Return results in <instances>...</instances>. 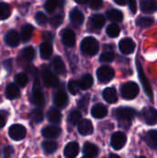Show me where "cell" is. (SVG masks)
<instances>
[{
  "mask_svg": "<svg viewBox=\"0 0 157 158\" xmlns=\"http://www.w3.org/2000/svg\"><path fill=\"white\" fill-rule=\"evenodd\" d=\"M98 147L96 145H94L93 143H86L83 146V153L86 156H89V157H95L97 156L98 155Z\"/></svg>",
  "mask_w": 157,
  "mask_h": 158,
  "instance_id": "27",
  "label": "cell"
},
{
  "mask_svg": "<svg viewBox=\"0 0 157 158\" xmlns=\"http://www.w3.org/2000/svg\"><path fill=\"white\" fill-rule=\"evenodd\" d=\"M26 129L19 124H14L12 125L8 130L9 137L14 141H21L26 136Z\"/></svg>",
  "mask_w": 157,
  "mask_h": 158,
  "instance_id": "6",
  "label": "cell"
},
{
  "mask_svg": "<svg viewBox=\"0 0 157 158\" xmlns=\"http://www.w3.org/2000/svg\"><path fill=\"white\" fill-rule=\"evenodd\" d=\"M54 103L56 107L58 108H64L68 104V97L66 93L64 92H58L54 96Z\"/></svg>",
  "mask_w": 157,
  "mask_h": 158,
  "instance_id": "18",
  "label": "cell"
},
{
  "mask_svg": "<svg viewBox=\"0 0 157 158\" xmlns=\"http://www.w3.org/2000/svg\"><path fill=\"white\" fill-rule=\"evenodd\" d=\"M42 134L46 139H56L61 134V129L57 126H47L43 129Z\"/></svg>",
  "mask_w": 157,
  "mask_h": 158,
  "instance_id": "12",
  "label": "cell"
},
{
  "mask_svg": "<svg viewBox=\"0 0 157 158\" xmlns=\"http://www.w3.org/2000/svg\"><path fill=\"white\" fill-rule=\"evenodd\" d=\"M115 54L112 51H105L100 56V61L103 63H110L114 60Z\"/></svg>",
  "mask_w": 157,
  "mask_h": 158,
  "instance_id": "42",
  "label": "cell"
},
{
  "mask_svg": "<svg viewBox=\"0 0 157 158\" xmlns=\"http://www.w3.org/2000/svg\"><path fill=\"white\" fill-rule=\"evenodd\" d=\"M5 41H6V44H8L9 46L15 47V46H17L19 44L20 36H19V34L15 30H11V31H9L6 33Z\"/></svg>",
  "mask_w": 157,
  "mask_h": 158,
  "instance_id": "16",
  "label": "cell"
},
{
  "mask_svg": "<svg viewBox=\"0 0 157 158\" xmlns=\"http://www.w3.org/2000/svg\"><path fill=\"white\" fill-rule=\"evenodd\" d=\"M80 152V146L77 143L71 142L68 143L64 150V156L67 158H75Z\"/></svg>",
  "mask_w": 157,
  "mask_h": 158,
  "instance_id": "15",
  "label": "cell"
},
{
  "mask_svg": "<svg viewBox=\"0 0 157 158\" xmlns=\"http://www.w3.org/2000/svg\"><path fill=\"white\" fill-rule=\"evenodd\" d=\"M89 100H90V95H89V94L84 95V96L79 101V103H78L79 107H80V108H82V109L86 108L87 106H88V104H89Z\"/></svg>",
  "mask_w": 157,
  "mask_h": 158,
  "instance_id": "45",
  "label": "cell"
},
{
  "mask_svg": "<svg viewBox=\"0 0 157 158\" xmlns=\"http://www.w3.org/2000/svg\"><path fill=\"white\" fill-rule=\"evenodd\" d=\"M81 49L83 54L87 56H94L99 50V44L93 37H85L81 44Z\"/></svg>",
  "mask_w": 157,
  "mask_h": 158,
  "instance_id": "1",
  "label": "cell"
},
{
  "mask_svg": "<svg viewBox=\"0 0 157 158\" xmlns=\"http://www.w3.org/2000/svg\"><path fill=\"white\" fill-rule=\"evenodd\" d=\"M69 19H70V21L72 22V24L80 27L81 25H82V23L84 21V15L82 14L81 11L75 8V9L71 10V12L69 14Z\"/></svg>",
  "mask_w": 157,
  "mask_h": 158,
  "instance_id": "20",
  "label": "cell"
},
{
  "mask_svg": "<svg viewBox=\"0 0 157 158\" xmlns=\"http://www.w3.org/2000/svg\"><path fill=\"white\" fill-rule=\"evenodd\" d=\"M139 91H140V89H139L138 84L133 81H129V82L124 83L120 89L121 95L126 100L134 99L138 95Z\"/></svg>",
  "mask_w": 157,
  "mask_h": 158,
  "instance_id": "3",
  "label": "cell"
},
{
  "mask_svg": "<svg viewBox=\"0 0 157 158\" xmlns=\"http://www.w3.org/2000/svg\"><path fill=\"white\" fill-rule=\"evenodd\" d=\"M156 7V2L155 0H143L141 2V9L146 14L155 12Z\"/></svg>",
  "mask_w": 157,
  "mask_h": 158,
  "instance_id": "22",
  "label": "cell"
},
{
  "mask_svg": "<svg viewBox=\"0 0 157 158\" xmlns=\"http://www.w3.org/2000/svg\"><path fill=\"white\" fill-rule=\"evenodd\" d=\"M78 4H87L90 0H75Z\"/></svg>",
  "mask_w": 157,
  "mask_h": 158,
  "instance_id": "51",
  "label": "cell"
},
{
  "mask_svg": "<svg viewBox=\"0 0 157 158\" xmlns=\"http://www.w3.org/2000/svg\"><path fill=\"white\" fill-rule=\"evenodd\" d=\"M31 102L38 107H41L44 105L45 99L43 93L39 85V83L35 82L32 88V96H31Z\"/></svg>",
  "mask_w": 157,
  "mask_h": 158,
  "instance_id": "7",
  "label": "cell"
},
{
  "mask_svg": "<svg viewBox=\"0 0 157 158\" xmlns=\"http://www.w3.org/2000/svg\"><path fill=\"white\" fill-rule=\"evenodd\" d=\"M136 115H137L136 110L128 106H121L115 110L116 118L120 122H124V123H130L136 117Z\"/></svg>",
  "mask_w": 157,
  "mask_h": 158,
  "instance_id": "2",
  "label": "cell"
},
{
  "mask_svg": "<svg viewBox=\"0 0 157 158\" xmlns=\"http://www.w3.org/2000/svg\"><path fill=\"white\" fill-rule=\"evenodd\" d=\"M15 81H16L17 85H19L20 87H24L27 85V83L29 81V78H28L27 74H25V73H19L15 77Z\"/></svg>",
  "mask_w": 157,
  "mask_h": 158,
  "instance_id": "39",
  "label": "cell"
},
{
  "mask_svg": "<svg viewBox=\"0 0 157 158\" xmlns=\"http://www.w3.org/2000/svg\"><path fill=\"white\" fill-rule=\"evenodd\" d=\"M143 118L148 125H155L157 123V110L154 107L148 106L143 109Z\"/></svg>",
  "mask_w": 157,
  "mask_h": 158,
  "instance_id": "10",
  "label": "cell"
},
{
  "mask_svg": "<svg viewBox=\"0 0 157 158\" xmlns=\"http://www.w3.org/2000/svg\"><path fill=\"white\" fill-rule=\"evenodd\" d=\"M78 131L83 136H87V135L92 134L93 131V126L92 121L89 119L81 120L78 124Z\"/></svg>",
  "mask_w": 157,
  "mask_h": 158,
  "instance_id": "13",
  "label": "cell"
},
{
  "mask_svg": "<svg viewBox=\"0 0 157 158\" xmlns=\"http://www.w3.org/2000/svg\"><path fill=\"white\" fill-rule=\"evenodd\" d=\"M104 1L103 0H91L90 6L92 9H99L102 7Z\"/></svg>",
  "mask_w": 157,
  "mask_h": 158,
  "instance_id": "46",
  "label": "cell"
},
{
  "mask_svg": "<svg viewBox=\"0 0 157 158\" xmlns=\"http://www.w3.org/2000/svg\"><path fill=\"white\" fill-rule=\"evenodd\" d=\"M105 23V19L101 14H95L91 18V24L95 29H101Z\"/></svg>",
  "mask_w": 157,
  "mask_h": 158,
  "instance_id": "30",
  "label": "cell"
},
{
  "mask_svg": "<svg viewBox=\"0 0 157 158\" xmlns=\"http://www.w3.org/2000/svg\"><path fill=\"white\" fill-rule=\"evenodd\" d=\"M115 2L119 6H124V5H126L127 0H115Z\"/></svg>",
  "mask_w": 157,
  "mask_h": 158,
  "instance_id": "50",
  "label": "cell"
},
{
  "mask_svg": "<svg viewBox=\"0 0 157 158\" xmlns=\"http://www.w3.org/2000/svg\"><path fill=\"white\" fill-rule=\"evenodd\" d=\"M91 113L95 118H104L107 115V108L103 104H97L93 106Z\"/></svg>",
  "mask_w": 157,
  "mask_h": 158,
  "instance_id": "19",
  "label": "cell"
},
{
  "mask_svg": "<svg viewBox=\"0 0 157 158\" xmlns=\"http://www.w3.org/2000/svg\"><path fill=\"white\" fill-rule=\"evenodd\" d=\"M52 66H53L54 71L56 74L64 75L66 73V66H65V63H64V61L62 60V58L60 56H56L53 59Z\"/></svg>",
  "mask_w": 157,
  "mask_h": 158,
  "instance_id": "21",
  "label": "cell"
},
{
  "mask_svg": "<svg viewBox=\"0 0 157 158\" xmlns=\"http://www.w3.org/2000/svg\"><path fill=\"white\" fill-rule=\"evenodd\" d=\"M109 158H120L118 156H117V155H110L109 156Z\"/></svg>",
  "mask_w": 157,
  "mask_h": 158,
  "instance_id": "52",
  "label": "cell"
},
{
  "mask_svg": "<svg viewBox=\"0 0 157 158\" xmlns=\"http://www.w3.org/2000/svg\"><path fill=\"white\" fill-rule=\"evenodd\" d=\"M5 124H6V118L2 115H0V129H2L5 126Z\"/></svg>",
  "mask_w": 157,
  "mask_h": 158,
  "instance_id": "49",
  "label": "cell"
},
{
  "mask_svg": "<svg viewBox=\"0 0 157 158\" xmlns=\"http://www.w3.org/2000/svg\"><path fill=\"white\" fill-rule=\"evenodd\" d=\"M127 143V137L125 133L121 131L115 132L111 137V145L115 150L122 149Z\"/></svg>",
  "mask_w": 157,
  "mask_h": 158,
  "instance_id": "9",
  "label": "cell"
},
{
  "mask_svg": "<svg viewBox=\"0 0 157 158\" xmlns=\"http://www.w3.org/2000/svg\"><path fill=\"white\" fill-rule=\"evenodd\" d=\"M43 39L45 40V42L51 43V41L53 40V35L49 32H45V33H43Z\"/></svg>",
  "mask_w": 157,
  "mask_h": 158,
  "instance_id": "48",
  "label": "cell"
},
{
  "mask_svg": "<svg viewBox=\"0 0 157 158\" xmlns=\"http://www.w3.org/2000/svg\"><path fill=\"white\" fill-rule=\"evenodd\" d=\"M106 16L109 20L113 22H120L123 19V14L118 9H110L106 12Z\"/></svg>",
  "mask_w": 157,
  "mask_h": 158,
  "instance_id": "29",
  "label": "cell"
},
{
  "mask_svg": "<svg viewBox=\"0 0 157 158\" xmlns=\"http://www.w3.org/2000/svg\"><path fill=\"white\" fill-rule=\"evenodd\" d=\"M154 23V19L149 17H142L137 20V24L142 28H148L152 26Z\"/></svg>",
  "mask_w": 157,
  "mask_h": 158,
  "instance_id": "41",
  "label": "cell"
},
{
  "mask_svg": "<svg viewBox=\"0 0 157 158\" xmlns=\"http://www.w3.org/2000/svg\"><path fill=\"white\" fill-rule=\"evenodd\" d=\"M137 69H138V74H139V77H140V81L142 82V85L143 87V90L145 92V94H147V96L149 98H153L154 96V94H153V89L151 87V84L149 82V80L148 78L146 77L143 69V67L140 63V61L137 60Z\"/></svg>",
  "mask_w": 157,
  "mask_h": 158,
  "instance_id": "4",
  "label": "cell"
},
{
  "mask_svg": "<svg viewBox=\"0 0 157 158\" xmlns=\"http://www.w3.org/2000/svg\"><path fill=\"white\" fill-rule=\"evenodd\" d=\"M32 32H33V27L30 24H27L25 25L23 28H22V31H21V40L24 42V43H27L31 40V35H32Z\"/></svg>",
  "mask_w": 157,
  "mask_h": 158,
  "instance_id": "32",
  "label": "cell"
},
{
  "mask_svg": "<svg viewBox=\"0 0 157 158\" xmlns=\"http://www.w3.org/2000/svg\"><path fill=\"white\" fill-rule=\"evenodd\" d=\"M21 56H22V57H23L25 60H27V61H31V60L34 58V56H35V51H34L33 47L28 46V47H26V48H24V49L22 50Z\"/></svg>",
  "mask_w": 157,
  "mask_h": 158,
  "instance_id": "37",
  "label": "cell"
},
{
  "mask_svg": "<svg viewBox=\"0 0 157 158\" xmlns=\"http://www.w3.org/2000/svg\"><path fill=\"white\" fill-rule=\"evenodd\" d=\"M80 87L82 90H88L90 89L93 84V79L90 74H85L79 81Z\"/></svg>",
  "mask_w": 157,
  "mask_h": 158,
  "instance_id": "31",
  "label": "cell"
},
{
  "mask_svg": "<svg viewBox=\"0 0 157 158\" xmlns=\"http://www.w3.org/2000/svg\"><path fill=\"white\" fill-rule=\"evenodd\" d=\"M42 146H43V151L46 154H49V155L55 153L56 151V149H57V144L54 141H45V142L43 143Z\"/></svg>",
  "mask_w": 157,
  "mask_h": 158,
  "instance_id": "33",
  "label": "cell"
},
{
  "mask_svg": "<svg viewBox=\"0 0 157 158\" xmlns=\"http://www.w3.org/2000/svg\"><path fill=\"white\" fill-rule=\"evenodd\" d=\"M53 53V47L51 43L44 42L40 46V55L43 59H49Z\"/></svg>",
  "mask_w": 157,
  "mask_h": 158,
  "instance_id": "23",
  "label": "cell"
},
{
  "mask_svg": "<svg viewBox=\"0 0 157 158\" xmlns=\"http://www.w3.org/2000/svg\"><path fill=\"white\" fill-rule=\"evenodd\" d=\"M129 2V6H130V8L131 10L132 13H136L137 11V2L136 0H127Z\"/></svg>",
  "mask_w": 157,
  "mask_h": 158,
  "instance_id": "47",
  "label": "cell"
},
{
  "mask_svg": "<svg viewBox=\"0 0 157 158\" xmlns=\"http://www.w3.org/2000/svg\"><path fill=\"white\" fill-rule=\"evenodd\" d=\"M103 98L109 104H115L118 101V94L115 88L108 87L103 92Z\"/></svg>",
  "mask_w": 157,
  "mask_h": 158,
  "instance_id": "17",
  "label": "cell"
},
{
  "mask_svg": "<svg viewBox=\"0 0 157 158\" xmlns=\"http://www.w3.org/2000/svg\"><path fill=\"white\" fill-rule=\"evenodd\" d=\"M11 13L10 6L6 3H0V19H6Z\"/></svg>",
  "mask_w": 157,
  "mask_h": 158,
  "instance_id": "36",
  "label": "cell"
},
{
  "mask_svg": "<svg viewBox=\"0 0 157 158\" xmlns=\"http://www.w3.org/2000/svg\"><path fill=\"white\" fill-rule=\"evenodd\" d=\"M35 20L38 24L40 25H45L47 22V17L44 13L43 12H38L35 15Z\"/></svg>",
  "mask_w": 157,
  "mask_h": 158,
  "instance_id": "44",
  "label": "cell"
},
{
  "mask_svg": "<svg viewBox=\"0 0 157 158\" xmlns=\"http://www.w3.org/2000/svg\"><path fill=\"white\" fill-rule=\"evenodd\" d=\"M68 89L69 91V93L73 95L77 94L80 90H81V87H80V84H79V81H74V80H71L68 84Z\"/></svg>",
  "mask_w": 157,
  "mask_h": 158,
  "instance_id": "40",
  "label": "cell"
},
{
  "mask_svg": "<svg viewBox=\"0 0 157 158\" xmlns=\"http://www.w3.org/2000/svg\"><path fill=\"white\" fill-rule=\"evenodd\" d=\"M31 118L35 123H41L43 120V113L40 108H35L31 111Z\"/></svg>",
  "mask_w": 157,
  "mask_h": 158,
  "instance_id": "38",
  "label": "cell"
},
{
  "mask_svg": "<svg viewBox=\"0 0 157 158\" xmlns=\"http://www.w3.org/2000/svg\"><path fill=\"white\" fill-rule=\"evenodd\" d=\"M145 141L149 145V147L157 150V131L155 130L149 131L145 136Z\"/></svg>",
  "mask_w": 157,
  "mask_h": 158,
  "instance_id": "26",
  "label": "cell"
},
{
  "mask_svg": "<svg viewBox=\"0 0 157 158\" xmlns=\"http://www.w3.org/2000/svg\"><path fill=\"white\" fill-rule=\"evenodd\" d=\"M96 75L99 81L103 83H107L113 80L115 76V70L109 66H103L97 69Z\"/></svg>",
  "mask_w": 157,
  "mask_h": 158,
  "instance_id": "5",
  "label": "cell"
},
{
  "mask_svg": "<svg viewBox=\"0 0 157 158\" xmlns=\"http://www.w3.org/2000/svg\"><path fill=\"white\" fill-rule=\"evenodd\" d=\"M81 120V112L77 111V110H73L69 113L68 118V121L69 122L70 125L75 126L77 124H79V122Z\"/></svg>",
  "mask_w": 157,
  "mask_h": 158,
  "instance_id": "34",
  "label": "cell"
},
{
  "mask_svg": "<svg viewBox=\"0 0 157 158\" xmlns=\"http://www.w3.org/2000/svg\"><path fill=\"white\" fill-rule=\"evenodd\" d=\"M19 87L14 84V83H10L6 86V96L7 99L9 100H14L16 98H18L19 96Z\"/></svg>",
  "mask_w": 157,
  "mask_h": 158,
  "instance_id": "24",
  "label": "cell"
},
{
  "mask_svg": "<svg viewBox=\"0 0 157 158\" xmlns=\"http://www.w3.org/2000/svg\"><path fill=\"white\" fill-rule=\"evenodd\" d=\"M63 19H64L63 14H56V15H55L54 17L51 18L50 23H51V25L53 27H58V26H60L62 24Z\"/></svg>",
  "mask_w": 157,
  "mask_h": 158,
  "instance_id": "43",
  "label": "cell"
},
{
  "mask_svg": "<svg viewBox=\"0 0 157 158\" xmlns=\"http://www.w3.org/2000/svg\"><path fill=\"white\" fill-rule=\"evenodd\" d=\"M63 4L64 0H46L44 4V8L48 13H53L59 5L60 6H62Z\"/></svg>",
  "mask_w": 157,
  "mask_h": 158,
  "instance_id": "28",
  "label": "cell"
},
{
  "mask_svg": "<svg viewBox=\"0 0 157 158\" xmlns=\"http://www.w3.org/2000/svg\"><path fill=\"white\" fill-rule=\"evenodd\" d=\"M62 42L68 47L74 46L76 44V36H75V33L73 32V31H71L69 29L64 30V31L62 33Z\"/></svg>",
  "mask_w": 157,
  "mask_h": 158,
  "instance_id": "14",
  "label": "cell"
},
{
  "mask_svg": "<svg viewBox=\"0 0 157 158\" xmlns=\"http://www.w3.org/2000/svg\"><path fill=\"white\" fill-rule=\"evenodd\" d=\"M118 46H119V50L125 55H129V54L133 53L134 50H135V47H136L134 41L132 39H130V38L122 39L119 42Z\"/></svg>",
  "mask_w": 157,
  "mask_h": 158,
  "instance_id": "11",
  "label": "cell"
},
{
  "mask_svg": "<svg viewBox=\"0 0 157 158\" xmlns=\"http://www.w3.org/2000/svg\"><path fill=\"white\" fill-rule=\"evenodd\" d=\"M82 158H92V157H89V156H83Z\"/></svg>",
  "mask_w": 157,
  "mask_h": 158,
  "instance_id": "53",
  "label": "cell"
},
{
  "mask_svg": "<svg viewBox=\"0 0 157 158\" xmlns=\"http://www.w3.org/2000/svg\"><path fill=\"white\" fill-rule=\"evenodd\" d=\"M138 158H146L145 156H140V157H138Z\"/></svg>",
  "mask_w": 157,
  "mask_h": 158,
  "instance_id": "54",
  "label": "cell"
},
{
  "mask_svg": "<svg viewBox=\"0 0 157 158\" xmlns=\"http://www.w3.org/2000/svg\"><path fill=\"white\" fill-rule=\"evenodd\" d=\"M43 81L45 86L47 87H56L59 84L58 78L48 69H43Z\"/></svg>",
  "mask_w": 157,
  "mask_h": 158,
  "instance_id": "8",
  "label": "cell"
},
{
  "mask_svg": "<svg viewBox=\"0 0 157 158\" xmlns=\"http://www.w3.org/2000/svg\"><path fill=\"white\" fill-rule=\"evenodd\" d=\"M106 33L109 37L112 38H116L119 35L120 33V28L118 27V25H117L116 23H112L110 24L107 29H106Z\"/></svg>",
  "mask_w": 157,
  "mask_h": 158,
  "instance_id": "35",
  "label": "cell"
},
{
  "mask_svg": "<svg viewBox=\"0 0 157 158\" xmlns=\"http://www.w3.org/2000/svg\"><path fill=\"white\" fill-rule=\"evenodd\" d=\"M46 117H47V119L54 124H58L62 119V114L56 108L49 109V111L46 114Z\"/></svg>",
  "mask_w": 157,
  "mask_h": 158,
  "instance_id": "25",
  "label": "cell"
}]
</instances>
